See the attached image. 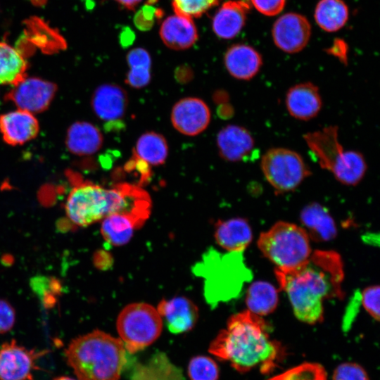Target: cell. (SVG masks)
<instances>
[{"instance_id":"cell-1","label":"cell","mask_w":380,"mask_h":380,"mask_svg":"<svg viewBox=\"0 0 380 380\" xmlns=\"http://www.w3.org/2000/svg\"><path fill=\"white\" fill-rule=\"evenodd\" d=\"M279 286L286 292L295 316L314 324L324 318L326 299L341 298L344 277L339 254L331 251H315L303 265L289 270L275 269Z\"/></svg>"},{"instance_id":"cell-2","label":"cell","mask_w":380,"mask_h":380,"mask_svg":"<svg viewBox=\"0 0 380 380\" xmlns=\"http://www.w3.org/2000/svg\"><path fill=\"white\" fill-rule=\"evenodd\" d=\"M209 352L239 372L258 368L262 374H269L277 366L284 349L271 338L262 317L246 310L229 317L211 342Z\"/></svg>"},{"instance_id":"cell-3","label":"cell","mask_w":380,"mask_h":380,"mask_svg":"<svg viewBox=\"0 0 380 380\" xmlns=\"http://www.w3.org/2000/svg\"><path fill=\"white\" fill-rule=\"evenodd\" d=\"M151 208L149 195L139 185L119 183L106 189L90 182H82L70 191L65 205L70 222L87 227L117 213L145 220Z\"/></svg>"},{"instance_id":"cell-4","label":"cell","mask_w":380,"mask_h":380,"mask_svg":"<svg viewBox=\"0 0 380 380\" xmlns=\"http://www.w3.org/2000/svg\"><path fill=\"white\" fill-rule=\"evenodd\" d=\"M127 353L120 338L94 330L72 340L65 356L77 380H118Z\"/></svg>"},{"instance_id":"cell-5","label":"cell","mask_w":380,"mask_h":380,"mask_svg":"<svg viewBox=\"0 0 380 380\" xmlns=\"http://www.w3.org/2000/svg\"><path fill=\"white\" fill-rule=\"evenodd\" d=\"M303 139L320 167L330 172L338 182L355 186L362 181L367 169L365 157L359 151L344 150L338 141L337 126L308 132Z\"/></svg>"},{"instance_id":"cell-6","label":"cell","mask_w":380,"mask_h":380,"mask_svg":"<svg viewBox=\"0 0 380 380\" xmlns=\"http://www.w3.org/2000/svg\"><path fill=\"white\" fill-rule=\"evenodd\" d=\"M258 246L279 270H289L303 265L312 253L310 238L304 229L283 221L261 233Z\"/></svg>"},{"instance_id":"cell-7","label":"cell","mask_w":380,"mask_h":380,"mask_svg":"<svg viewBox=\"0 0 380 380\" xmlns=\"http://www.w3.org/2000/svg\"><path fill=\"white\" fill-rule=\"evenodd\" d=\"M116 327L127 353L133 354L152 344L159 337L163 319L152 305L132 303L122 310Z\"/></svg>"},{"instance_id":"cell-8","label":"cell","mask_w":380,"mask_h":380,"mask_svg":"<svg viewBox=\"0 0 380 380\" xmlns=\"http://www.w3.org/2000/svg\"><path fill=\"white\" fill-rule=\"evenodd\" d=\"M261 170L279 194L295 190L312 172L303 157L286 148H272L262 156Z\"/></svg>"},{"instance_id":"cell-9","label":"cell","mask_w":380,"mask_h":380,"mask_svg":"<svg viewBox=\"0 0 380 380\" xmlns=\"http://www.w3.org/2000/svg\"><path fill=\"white\" fill-rule=\"evenodd\" d=\"M46 350L36 351L16 343H4L0 347V380H33L36 362L46 354Z\"/></svg>"},{"instance_id":"cell-10","label":"cell","mask_w":380,"mask_h":380,"mask_svg":"<svg viewBox=\"0 0 380 380\" xmlns=\"http://www.w3.org/2000/svg\"><path fill=\"white\" fill-rule=\"evenodd\" d=\"M13 87L7 99L18 108L33 114L47 108L56 91L54 84L34 77H25Z\"/></svg>"},{"instance_id":"cell-11","label":"cell","mask_w":380,"mask_h":380,"mask_svg":"<svg viewBox=\"0 0 380 380\" xmlns=\"http://www.w3.org/2000/svg\"><path fill=\"white\" fill-rule=\"evenodd\" d=\"M310 34L309 21L296 13H287L281 15L275 21L272 27V37L276 46L290 53L303 50Z\"/></svg>"},{"instance_id":"cell-12","label":"cell","mask_w":380,"mask_h":380,"mask_svg":"<svg viewBox=\"0 0 380 380\" xmlns=\"http://www.w3.org/2000/svg\"><path fill=\"white\" fill-rule=\"evenodd\" d=\"M173 127L180 133L196 136L204 131L210 121V111L201 99L186 97L177 101L171 112Z\"/></svg>"},{"instance_id":"cell-13","label":"cell","mask_w":380,"mask_h":380,"mask_svg":"<svg viewBox=\"0 0 380 380\" xmlns=\"http://www.w3.org/2000/svg\"><path fill=\"white\" fill-rule=\"evenodd\" d=\"M217 146L222 158L229 162L245 160L253 152L255 140L246 128L229 125L218 132Z\"/></svg>"},{"instance_id":"cell-14","label":"cell","mask_w":380,"mask_h":380,"mask_svg":"<svg viewBox=\"0 0 380 380\" xmlns=\"http://www.w3.org/2000/svg\"><path fill=\"white\" fill-rule=\"evenodd\" d=\"M285 105L289 115L295 119L311 120L319 114L322 107L319 88L310 82L297 84L286 92Z\"/></svg>"},{"instance_id":"cell-15","label":"cell","mask_w":380,"mask_h":380,"mask_svg":"<svg viewBox=\"0 0 380 380\" xmlns=\"http://www.w3.org/2000/svg\"><path fill=\"white\" fill-rule=\"evenodd\" d=\"M39 122L33 113L18 108L0 116L3 139L12 146L23 144L38 134Z\"/></svg>"},{"instance_id":"cell-16","label":"cell","mask_w":380,"mask_h":380,"mask_svg":"<svg viewBox=\"0 0 380 380\" xmlns=\"http://www.w3.org/2000/svg\"><path fill=\"white\" fill-rule=\"evenodd\" d=\"M157 310L168 330L173 334L189 331L198 317L196 305L191 300L184 297L163 300L158 304Z\"/></svg>"},{"instance_id":"cell-17","label":"cell","mask_w":380,"mask_h":380,"mask_svg":"<svg viewBox=\"0 0 380 380\" xmlns=\"http://www.w3.org/2000/svg\"><path fill=\"white\" fill-rule=\"evenodd\" d=\"M128 103L125 90L117 84L99 86L94 92L91 106L95 114L102 120L115 121L124 115Z\"/></svg>"},{"instance_id":"cell-18","label":"cell","mask_w":380,"mask_h":380,"mask_svg":"<svg viewBox=\"0 0 380 380\" xmlns=\"http://www.w3.org/2000/svg\"><path fill=\"white\" fill-rule=\"evenodd\" d=\"M249 10L250 4L244 0L224 2L213 18L215 34L224 39L234 37L243 28Z\"/></svg>"},{"instance_id":"cell-19","label":"cell","mask_w":380,"mask_h":380,"mask_svg":"<svg viewBox=\"0 0 380 380\" xmlns=\"http://www.w3.org/2000/svg\"><path fill=\"white\" fill-rule=\"evenodd\" d=\"M224 65L229 73L241 80H250L259 72L262 60L260 54L246 44L231 46L224 55Z\"/></svg>"},{"instance_id":"cell-20","label":"cell","mask_w":380,"mask_h":380,"mask_svg":"<svg viewBox=\"0 0 380 380\" xmlns=\"http://www.w3.org/2000/svg\"><path fill=\"white\" fill-rule=\"evenodd\" d=\"M164 44L174 50L191 47L198 39L196 27L191 18L177 14L167 17L160 29Z\"/></svg>"},{"instance_id":"cell-21","label":"cell","mask_w":380,"mask_h":380,"mask_svg":"<svg viewBox=\"0 0 380 380\" xmlns=\"http://www.w3.org/2000/svg\"><path fill=\"white\" fill-rule=\"evenodd\" d=\"M300 222L309 238L315 241H329L336 236L334 219L329 210L317 203H311L301 210Z\"/></svg>"},{"instance_id":"cell-22","label":"cell","mask_w":380,"mask_h":380,"mask_svg":"<svg viewBox=\"0 0 380 380\" xmlns=\"http://www.w3.org/2000/svg\"><path fill=\"white\" fill-rule=\"evenodd\" d=\"M215 238L217 244L233 253H241L252 241L251 228L243 218L219 221L215 226Z\"/></svg>"},{"instance_id":"cell-23","label":"cell","mask_w":380,"mask_h":380,"mask_svg":"<svg viewBox=\"0 0 380 380\" xmlns=\"http://www.w3.org/2000/svg\"><path fill=\"white\" fill-rule=\"evenodd\" d=\"M102 144L103 136L101 132L89 122H75L68 131L66 145L75 154H93L101 148Z\"/></svg>"},{"instance_id":"cell-24","label":"cell","mask_w":380,"mask_h":380,"mask_svg":"<svg viewBox=\"0 0 380 380\" xmlns=\"http://www.w3.org/2000/svg\"><path fill=\"white\" fill-rule=\"evenodd\" d=\"M142 224L127 213L111 214L101 220V232L103 239L113 246H122L132 238L134 232Z\"/></svg>"},{"instance_id":"cell-25","label":"cell","mask_w":380,"mask_h":380,"mask_svg":"<svg viewBox=\"0 0 380 380\" xmlns=\"http://www.w3.org/2000/svg\"><path fill=\"white\" fill-rule=\"evenodd\" d=\"M278 301V291L269 282H254L247 291L246 303L248 310L257 315L262 317L272 313L276 309Z\"/></svg>"},{"instance_id":"cell-26","label":"cell","mask_w":380,"mask_h":380,"mask_svg":"<svg viewBox=\"0 0 380 380\" xmlns=\"http://www.w3.org/2000/svg\"><path fill=\"white\" fill-rule=\"evenodd\" d=\"M27 62L19 51L0 42V84L14 86L25 77Z\"/></svg>"},{"instance_id":"cell-27","label":"cell","mask_w":380,"mask_h":380,"mask_svg":"<svg viewBox=\"0 0 380 380\" xmlns=\"http://www.w3.org/2000/svg\"><path fill=\"white\" fill-rule=\"evenodd\" d=\"M348 9L342 0H320L315 8L317 25L327 32H335L346 24Z\"/></svg>"},{"instance_id":"cell-28","label":"cell","mask_w":380,"mask_h":380,"mask_svg":"<svg viewBox=\"0 0 380 380\" xmlns=\"http://www.w3.org/2000/svg\"><path fill=\"white\" fill-rule=\"evenodd\" d=\"M134 153L148 165L163 164L168 154L167 141L158 133L146 132L138 139Z\"/></svg>"},{"instance_id":"cell-29","label":"cell","mask_w":380,"mask_h":380,"mask_svg":"<svg viewBox=\"0 0 380 380\" xmlns=\"http://www.w3.org/2000/svg\"><path fill=\"white\" fill-rule=\"evenodd\" d=\"M132 380H183V377L165 355L158 354L146 365L137 367Z\"/></svg>"},{"instance_id":"cell-30","label":"cell","mask_w":380,"mask_h":380,"mask_svg":"<svg viewBox=\"0 0 380 380\" xmlns=\"http://www.w3.org/2000/svg\"><path fill=\"white\" fill-rule=\"evenodd\" d=\"M130 69L125 82L130 87L140 89L148 84L151 80V59L147 51L142 48L131 50L127 55Z\"/></svg>"},{"instance_id":"cell-31","label":"cell","mask_w":380,"mask_h":380,"mask_svg":"<svg viewBox=\"0 0 380 380\" xmlns=\"http://www.w3.org/2000/svg\"><path fill=\"white\" fill-rule=\"evenodd\" d=\"M268 380H327V373L318 363L305 362Z\"/></svg>"},{"instance_id":"cell-32","label":"cell","mask_w":380,"mask_h":380,"mask_svg":"<svg viewBox=\"0 0 380 380\" xmlns=\"http://www.w3.org/2000/svg\"><path fill=\"white\" fill-rule=\"evenodd\" d=\"M188 373L191 380H217L219 369L216 362L207 356H196L189 364Z\"/></svg>"},{"instance_id":"cell-33","label":"cell","mask_w":380,"mask_h":380,"mask_svg":"<svg viewBox=\"0 0 380 380\" xmlns=\"http://www.w3.org/2000/svg\"><path fill=\"white\" fill-rule=\"evenodd\" d=\"M220 0H172L175 13L189 18H198Z\"/></svg>"},{"instance_id":"cell-34","label":"cell","mask_w":380,"mask_h":380,"mask_svg":"<svg viewBox=\"0 0 380 380\" xmlns=\"http://www.w3.org/2000/svg\"><path fill=\"white\" fill-rule=\"evenodd\" d=\"M332 380H369L365 369L355 362H343L334 369Z\"/></svg>"},{"instance_id":"cell-35","label":"cell","mask_w":380,"mask_h":380,"mask_svg":"<svg viewBox=\"0 0 380 380\" xmlns=\"http://www.w3.org/2000/svg\"><path fill=\"white\" fill-rule=\"evenodd\" d=\"M379 286H372L365 289L361 301L365 310L376 321L379 320Z\"/></svg>"},{"instance_id":"cell-36","label":"cell","mask_w":380,"mask_h":380,"mask_svg":"<svg viewBox=\"0 0 380 380\" xmlns=\"http://www.w3.org/2000/svg\"><path fill=\"white\" fill-rule=\"evenodd\" d=\"M161 13L150 4L145 5L135 15L134 21L135 25L141 30L150 29L154 22L156 17H160L158 13Z\"/></svg>"},{"instance_id":"cell-37","label":"cell","mask_w":380,"mask_h":380,"mask_svg":"<svg viewBox=\"0 0 380 380\" xmlns=\"http://www.w3.org/2000/svg\"><path fill=\"white\" fill-rule=\"evenodd\" d=\"M15 314L8 302L0 299V334L10 331L15 323Z\"/></svg>"},{"instance_id":"cell-38","label":"cell","mask_w":380,"mask_h":380,"mask_svg":"<svg viewBox=\"0 0 380 380\" xmlns=\"http://www.w3.org/2000/svg\"><path fill=\"white\" fill-rule=\"evenodd\" d=\"M286 0H251L254 7L268 16L277 15L284 7Z\"/></svg>"},{"instance_id":"cell-39","label":"cell","mask_w":380,"mask_h":380,"mask_svg":"<svg viewBox=\"0 0 380 380\" xmlns=\"http://www.w3.org/2000/svg\"><path fill=\"white\" fill-rule=\"evenodd\" d=\"M129 10H134L142 0H115Z\"/></svg>"},{"instance_id":"cell-40","label":"cell","mask_w":380,"mask_h":380,"mask_svg":"<svg viewBox=\"0 0 380 380\" xmlns=\"http://www.w3.org/2000/svg\"><path fill=\"white\" fill-rule=\"evenodd\" d=\"M53 380H76L68 376H60L54 378Z\"/></svg>"}]
</instances>
